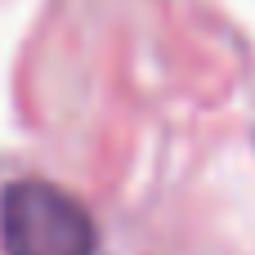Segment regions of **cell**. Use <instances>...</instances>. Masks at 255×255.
<instances>
[{
	"label": "cell",
	"instance_id": "6da1fadb",
	"mask_svg": "<svg viewBox=\"0 0 255 255\" xmlns=\"http://www.w3.org/2000/svg\"><path fill=\"white\" fill-rule=\"evenodd\" d=\"M94 215L58 184L13 175L0 184V255H99Z\"/></svg>",
	"mask_w": 255,
	"mask_h": 255
}]
</instances>
